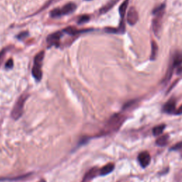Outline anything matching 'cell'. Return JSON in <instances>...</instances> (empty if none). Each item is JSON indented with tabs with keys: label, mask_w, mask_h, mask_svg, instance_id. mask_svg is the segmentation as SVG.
Returning a JSON list of instances; mask_svg holds the SVG:
<instances>
[{
	"label": "cell",
	"mask_w": 182,
	"mask_h": 182,
	"mask_svg": "<svg viewBox=\"0 0 182 182\" xmlns=\"http://www.w3.org/2000/svg\"><path fill=\"white\" fill-rule=\"evenodd\" d=\"M124 120H125V117L123 115L119 113L113 115L105 124L102 133L107 135V134L117 132L121 128Z\"/></svg>",
	"instance_id": "obj_1"
},
{
	"label": "cell",
	"mask_w": 182,
	"mask_h": 182,
	"mask_svg": "<svg viewBox=\"0 0 182 182\" xmlns=\"http://www.w3.org/2000/svg\"><path fill=\"white\" fill-rule=\"evenodd\" d=\"M164 4L157 7L153 11V14L155 15V17L152 21V27L154 33L157 38H160L162 28V19L164 13Z\"/></svg>",
	"instance_id": "obj_2"
},
{
	"label": "cell",
	"mask_w": 182,
	"mask_h": 182,
	"mask_svg": "<svg viewBox=\"0 0 182 182\" xmlns=\"http://www.w3.org/2000/svg\"><path fill=\"white\" fill-rule=\"evenodd\" d=\"M44 51H41L37 54L33 61V66L32 68V75L37 80H41L42 78V64L44 58Z\"/></svg>",
	"instance_id": "obj_3"
},
{
	"label": "cell",
	"mask_w": 182,
	"mask_h": 182,
	"mask_svg": "<svg viewBox=\"0 0 182 182\" xmlns=\"http://www.w3.org/2000/svg\"><path fill=\"white\" fill-rule=\"evenodd\" d=\"M28 97V95L26 94V93H24L21 95V96L18 98L17 101L16 102L15 105H14V107L12 109V111H11V117L14 119H18L20 117H21L23 113L24 110V103L26 100H27Z\"/></svg>",
	"instance_id": "obj_4"
},
{
	"label": "cell",
	"mask_w": 182,
	"mask_h": 182,
	"mask_svg": "<svg viewBox=\"0 0 182 182\" xmlns=\"http://www.w3.org/2000/svg\"><path fill=\"white\" fill-rule=\"evenodd\" d=\"M76 9V5L74 3H68L61 9H55L51 11V16L54 18L59 17L63 15H68L73 13Z\"/></svg>",
	"instance_id": "obj_5"
},
{
	"label": "cell",
	"mask_w": 182,
	"mask_h": 182,
	"mask_svg": "<svg viewBox=\"0 0 182 182\" xmlns=\"http://www.w3.org/2000/svg\"><path fill=\"white\" fill-rule=\"evenodd\" d=\"M127 20H128V22L130 25L133 26L139 20V16L138 13L135 9V7H131L129 9L128 16H127Z\"/></svg>",
	"instance_id": "obj_6"
},
{
	"label": "cell",
	"mask_w": 182,
	"mask_h": 182,
	"mask_svg": "<svg viewBox=\"0 0 182 182\" xmlns=\"http://www.w3.org/2000/svg\"><path fill=\"white\" fill-rule=\"evenodd\" d=\"M138 161L143 168H146L151 162V157L148 152H142L138 155Z\"/></svg>",
	"instance_id": "obj_7"
},
{
	"label": "cell",
	"mask_w": 182,
	"mask_h": 182,
	"mask_svg": "<svg viewBox=\"0 0 182 182\" xmlns=\"http://www.w3.org/2000/svg\"><path fill=\"white\" fill-rule=\"evenodd\" d=\"M61 37L62 33L61 32H56L49 35L47 38L48 44L49 45V46H58Z\"/></svg>",
	"instance_id": "obj_8"
},
{
	"label": "cell",
	"mask_w": 182,
	"mask_h": 182,
	"mask_svg": "<svg viewBox=\"0 0 182 182\" xmlns=\"http://www.w3.org/2000/svg\"><path fill=\"white\" fill-rule=\"evenodd\" d=\"M98 174H100V169H98V167H93V168L90 169L89 171L85 174L82 182H88L92 180V179H94Z\"/></svg>",
	"instance_id": "obj_9"
},
{
	"label": "cell",
	"mask_w": 182,
	"mask_h": 182,
	"mask_svg": "<svg viewBox=\"0 0 182 182\" xmlns=\"http://www.w3.org/2000/svg\"><path fill=\"white\" fill-rule=\"evenodd\" d=\"M175 109H176V101L174 99L169 100L168 102H167L166 104L164 105V107H163V111L166 113H173V112H175Z\"/></svg>",
	"instance_id": "obj_10"
},
{
	"label": "cell",
	"mask_w": 182,
	"mask_h": 182,
	"mask_svg": "<svg viewBox=\"0 0 182 182\" xmlns=\"http://www.w3.org/2000/svg\"><path fill=\"white\" fill-rule=\"evenodd\" d=\"M115 169V165L112 163L107 164L102 167V169H100V176H105L109 174L110 173L113 171Z\"/></svg>",
	"instance_id": "obj_11"
},
{
	"label": "cell",
	"mask_w": 182,
	"mask_h": 182,
	"mask_svg": "<svg viewBox=\"0 0 182 182\" xmlns=\"http://www.w3.org/2000/svg\"><path fill=\"white\" fill-rule=\"evenodd\" d=\"M173 66L179 67L182 64V52H177L173 58Z\"/></svg>",
	"instance_id": "obj_12"
},
{
	"label": "cell",
	"mask_w": 182,
	"mask_h": 182,
	"mask_svg": "<svg viewBox=\"0 0 182 182\" xmlns=\"http://www.w3.org/2000/svg\"><path fill=\"white\" fill-rule=\"evenodd\" d=\"M158 54V46L157 43L152 41V52H151L150 59L151 61H154L156 59Z\"/></svg>",
	"instance_id": "obj_13"
},
{
	"label": "cell",
	"mask_w": 182,
	"mask_h": 182,
	"mask_svg": "<svg viewBox=\"0 0 182 182\" xmlns=\"http://www.w3.org/2000/svg\"><path fill=\"white\" fill-rule=\"evenodd\" d=\"M169 140V135H165L162 136H159V138H157L156 140V145L158 146H160V147H163V146H165L168 142Z\"/></svg>",
	"instance_id": "obj_14"
},
{
	"label": "cell",
	"mask_w": 182,
	"mask_h": 182,
	"mask_svg": "<svg viewBox=\"0 0 182 182\" xmlns=\"http://www.w3.org/2000/svg\"><path fill=\"white\" fill-rule=\"evenodd\" d=\"M128 3H129V0H124V1L123 2V4L119 6V14H120V16L122 19H123L124 15H125V12L128 6Z\"/></svg>",
	"instance_id": "obj_15"
},
{
	"label": "cell",
	"mask_w": 182,
	"mask_h": 182,
	"mask_svg": "<svg viewBox=\"0 0 182 182\" xmlns=\"http://www.w3.org/2000/svg\"><path fill=\"white\" fill-rule=\"evenodd\" d=\"M165 127H166L165 126V124H160V125L155 127V128H153V130H152L153 135H154V136H159V135H161V134L163 132V131H164Z\"/></svg>",
	"instance_id": "obj_16"
},
{
	"label": "cell",
	"mask_w": 182,
	"mask_h": 182,
	"mask_svg": "<svg viewBox=\"0 0 182 182\" xmlns=\"http://www.w3.org/2000/svg\"><path fill=\"white\" fill-rule=\"evenodd\" d=\"M64 31H65L66 33H68L69 35H76V34H78V33L84 32V31H86V30H78L77 28H73V27H68L66 28Z\"/></svg>",
	"instance_id": "obj_17"
},
{
	"label": "cell",
	"mask_w": 182,
	"mask_h": 182,
	"mask_svg": "<svg viewBox=\"0 0 182 182\" xmlns=\"http://www.w3.org/2000/svg\"><path fill=\"white\" fill-rule=\"evenodd\" d=\"M174 68V66H173V64H172L171 66H169V68L168 69V71H167V74H166V76H165V78H164L165 82H167V81H169L170 80V78H171L172 73H173Z\"/></svg>",
	"instance_id": "obj_18"
},
{
	"label": "cell",
	"mask_w": 182,
	"mask_h": 182,
	"mask_svg": "<svg viewBox=\"0 0 182 182\" xmlns=\"http://www.w3.org/2000/svg\"><path fill=\"white\" fill-rule=\"evenodd\" d=\"M115 2H116V1H113L112 2H110V3L107 4V5H105V6L102 7V8L101 9V10H100V13L103 14V13L107 12V11H109L110 9L112 7L115 5Z\"/></svg>",
	"instance_id": "obj_19"
},
{
	"label": "cell",
	"mask_w": 182,
	"mask_h": 182,
	"mask_svg": "<svg viewBox=\"0 0 182 182\" xmlns=\"http://www.w3.org/2000/svg\"><path fill=\"white\" fill-rule=\"evenodd\" d=\"M90 20V16H88V15H83V16H81L80 18H79L78 20V24H84L85 22H87V21H89Z\"/></svg>",
	"instance_id": "obj_20"
},
{
	"label": "cell",
	"mask_w": 182,
	"mask_h": 182,
	"mask_svg": "<svg viewBox=\"0 0 182 182\" xmlns=\"http://www.w3.org/2000/svg\"><path fill=\"white\" fill-rule=\"evenodd\" d=\"M13 66H14V62L12 61V59H9L5 64V68L6 69L12 68Z\"/></svg>",
	"instance_id": "obj_21"
},
{
	"label": "cell",
	"mask_w": 182,
	"mask_h": 182,
	"mask_svg": "<svg viewBox=\"0 0 182 182\" xmlns=\"http://www.w3.org/2000/svg\"><path fill=\"white\" fill-rule=\"evenodd\" d=\"M182 149V142H179L178 144H176L173 147H171V150H181Z\"/></svg>",
	"instance_id": "obj_22"
},
{
	"label": "cell",
	"mask_w": 182,
	"mask_h": 182,
	"mask_svg": "<svg viewBox=\"0 0 182 182\" xmlns=\"http://www.w3.org/2000/svg\"><path fill=\"white\" fill-rule=\"evenodd\" d=\"M105 32L107 33H119L118 29H116V28H105Z\"/></svg>",
	"instance_id": "obj_23"
},
{
	"label": "cell",
	"mask_w": 182,
	"mask_h": 182,
	"mask_svg": "<svg viewBox=\"0 0 182 182\" xmlns=\"http://www.w3.org/2000/svg\"><path fill=\"white\" fill-rule=\"evenodd\" d=\"M28 35V32H22L21 33L20 35H18V39H25V38H26V37Z\"/></svg>",
	"instance_id": "obj_24"
},
{
	"label": "cell",
	"mask_w": 182,
	"mask_h": 182,
	"mask_svg": "<svg viewBox=\"0 0 182 182\" xmlns=\"http://www.w3.org/2000/svg\"><path fill=\"white\" fill-rule=\"evenodd\" d=\"M174 114L175 115H181L182 114V105H181V106L176 110L175 112H174Z\"/></svg>",
	"instance_id": "obj_25"
},
{
	"label": "cell",
	"mask_w": 182,
	"mask_h": 182,
	"mask_svg": "<svg viewBox=\"0 0 182 182\" xmlns=\"http://www.w3.org/2000/svg\"><path fill=\"white\" fill-rule=\"evenodd\" d=\"M4 54H5V51H4H4H2L0 52V61H1L2 59L3 58Z\"/></svg>",
	"instance_id": "obj_26"
},
{
	"label": "cell",
	"mask_w": 182,
	"mask_h": 182,
	"mask_svg": "<svg viewBox=\"0 0 182 182\" xmlns=\"http://www.w3.org/2000/svg\"><path fill=\"white\" fill-rule=\"evenodd\" d=\"M177 73L178 74H180V73H182V67L181 66H179V69L178 70H177Z\"/></svg>",
	"instance_id": "obj_27"
},
{
	"label": "cell",
	"mask_w": 182,
	"mask_h": 182,
	"mask_svg": "<svg viewBox=\"0 0 182 182\" xmlns=\"http://www.w3.org/2000/svg\"><path fill=\"white\" fill-rule=\"evenodd\" d=\"M39 182H46L45 180H41Z\"/></svg>",
	"instance_id": "obj_28"
},
{
	"label": "cell",
	"mask_w": 182,
	"mask_h": 182,
	"mask_svg": "<svg viewBox=\"0 0 182 182\" xmlns=\"http://www.w3.org/2000/svg\"><path fill=\"white\" fill-rule=\"evenodd\" d=\"M89 1H90V0H89Z\"/></svg>",
	"instance_id": "obj_29"
}]
</instances>
